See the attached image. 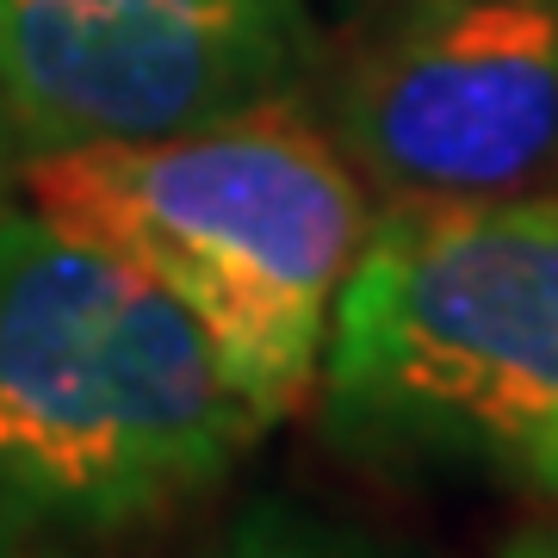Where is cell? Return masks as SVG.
Listing matches in <instances>:
<instances>
[{
  "mask_svg": "<svg viewBox=\"0 0 558 558\" xmlns=\"http://www.w3.org/2000/svg\"><path fill=\"white\" fill-rule=\"evenodd\" d=\"M274 422L156 279L0 211V558H137Z\"/></svg>",
  "mask_w": 558,
  "mask_h": 558,
  "instance_id": "obj_1",
  "label": "cell"
},
{
  "mask_svg": "<svg viewBox=\"0 0 558 558\" xmlns=\"http://www.w3.org/2000/svg\"><path fill=\"white\" fill-rule=\"evenodd\" d=\"M311 0H0V124L20 161L304 100Z\"/></svg>",
  "mask_w": 558,
  "mask_h": 558,
  "instance_id": "obj_5",
  "label": "cell"
},
{
  "mask_svg": "<svg viewBox=\"0 0 558 558\" xmlns=\"http://www.w3.org/2000/svg\"><path fill=\"white\" fill-rule=\"evenodd\" d=\"M193 558H410V553H398L391 539L366 534L354 521L317 515V509L286 497H260L248 509H236Z\"/></svg>",
  "mask_w": 558,
  "mask_h": 558,
  "instance_id": "obj_6",
  "label": "cell"
},
{
  "mask_svg": "<svg viewBox=\"0 0 558 558\" xmlns=\"http://www.w3.org/2000/svg\"><path fill=\"white\" fill-rule=\"evenodd\" d=\"M0 149H7V124H0Z\"/></svg>",
  "mask_w": 558,
  "mask_h": 558,
  "instance_id": "obj_8",
  "label": "cell"
},
{
  "mask_svg": "<svg viewBox=\"0 0 558 558\" xmlns=\"http://www.w3.org/2000/svg\"><path fill=\"white\" fill-rule=\"evenodd\" d=\"M304 100L385 205L553 180L558 0H379Z\"/></svg>",
  "mask_w": 558,
  "mask_h": 558,
  "instance_id": "obj_4",
  "label": "cell"
},
{
  "mask_svg": "<svg viewBox=\"0 0 558 558\" xmlns=\"http://www.w3.org/2000/svg\"><path fill=\"white\" fill-rule=\"evenodd\" d=\"M497 558H558V502H553V515H539V521H527V527H515V534H509V546H502Z\"/></svg>",
  "mask_w": 558,
  "mask_h": 558,
  "instance_id": "obj_7",
  "label": "cell"
},
{
  "mask_svg": "<svg viewBox=\"0 0 558 558\" xmlns=\"http://www.w3.org/2000/svg\"><path fill=\"white\" fill-rule=\"evenodd\" d=\"M20 199L156 279L267 422L311 398L336 292L379 211L311 100L50 149L20 161Z\"/></svg>",
  "mask_w": 558,
  "mask_h": 558,
  "instance_id": "obj_3",
  "label": "cell"
},
{
  "mask_svg": "<svg viewBox=\"0 0 558 558\" xmlns=\"http://www.w3.org/2000/svg\"><path fill=\"white\" fill-rule=\"evenodd\" d=\"M311 391L360 465L558 502V180L373 211Z\"/></svg>",
  "mask_w": 558,
  "mask_h": 558,
  "instance_id": "obj_2",
  "label": "cell"
}]
</instances>
